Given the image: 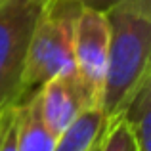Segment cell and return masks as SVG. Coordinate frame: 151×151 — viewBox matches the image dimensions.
Returning a JSON list of instances; mask_svg holds the SVG:
<instances>
[{"label": "cell", "mask_w": 151, "mask_h": 151, "mask_svg": "<svg viewBox=\"0 0 151 151\" xmlns=\"http://www.w3.org/2000/svg\"><path fill=\"white\" fill-rule=\"evenodd\" d=\"M46 0H0V113L27 100L23 69L35 23Z\"/></svg>", "instance_id": "3957f363"}, {"label": "cell", "mask_w": 151, "mask_h": 151, "mask_svg": "<svg viewBox=\"0 0 151 151\" xmlns=\"http://www.w3.org/2000/svg\"><path fill=\"white\" fill-rule=\"evenodd\" d=\"M33 94L40 121L55 138L61 136L84 109L98 107L92 103L86 88L78 81L77 71L52 77Z\"/></svg>", "instance_id": "5b68a950"}, {"label": "cell", "mask_w": 151, "mask_h": 151, "mask_svg": "<svg viewBox=\"0 0 151 151\" xmlns=\"http://www.w3.org/2000/svg\"><path fill=\"white\" fill-rule=\"evenodd\" d=\"M10 111H12V107H10V109H6L4 113H0V134H2V130H4V124H6V119H8V115H10Z\"/></svg>", "instance_id": "7c38bea8"}, {"label": "cell", "mask_w": 151, "mask_h": 151, "mask_svg": "<svg viewBox=\"0 0 151 151\" xmlns=\"http://www.w3.org/2000/svg\"><path fill=\"white\" fill-rule=\"evenodd\" d=\"M58 138L44 126L35 94L17 107V151H54Z\"/></svg>", "instance_id": "8992f818"}, {"label": "cell", "mask_w": 151, "mask_h": 151, "mask_svg": "<svg viewBox=\"0 0 151 151\" xmlns=\"http://www.w3.org/2000/svg\"><path fill=\"white\" fill-rule=\"evenodd\" d=\"M109 19L107 14L90 6H82L75 31V71L86 88L94 105L101 107L103 86L109 59Z\"/></svg>", "instance_id": "277c9868"}, {"label": "cell", "mask_w": 151, "mask_h": 151, "mask_svg": "<svg viewBox=\"0 0 151 151\" xmlns=\"http://www.w3.org/2000/svg\"><path fill=\"white\" fill-rule=\"evenodd\" d=\"M81 0H46L35 23L23 69V92L29 98L46 81L75 73V31Z\"/></svg>", "instance_id": "7a4b0ae2"}, {"label": "cell", "mask_w": 151, "mask_h": 151, "mask_svg": "<svg viewBox=\"0 0 151 151\" xmlns=\"http://www.w3.org/2000/svg\"><path fill=\"white\" fill-rule=\"evenodd\" d=\"M84 6H90V8H96V10H101V12H107L111 6L119 2V0H81Z\"/></svg>", "instance_id": "8fae6325"}, {"label": "cell", "mask_w": 151, "mask_h": 151, "mask_svg": "<svg viewBox=\"0 0 151 151\" xmlns=\"http://www.w3.org/2000/svg\"><path fill=\"white\" fill-rule=\"evenodd\" d=\"M105 14L111 38L101 111L111 121L122 115L151 75V0H119Z\"/></svg>", "instance_id": "6da1fadb"}, {"label": "cell", "mask_w": 151, "mask_h": 151, "mask_svg": "<svg viewBox=\"0 0 151 151\" xmlns=\"http://www.w3.org/2000/svg\"><path fill=\"white\" fill-rule=\"evenodd\" d=\"M105 122L107 121L101 107L84 109L73 121V124L58 138L54 151H90V147L101 136Z\"/></svg>", "instance_id": "52a82bcc"}, {"label": "cell", "mask_w": 151, "mask_h": 151, "mask_svg": "<svg viewBox=\"0 0 151 151\" xmlns=\"http://www.w3.org/2000/svg\"><path fill=\"white\" fill-rule=\"evenodd\" d=\"M138 151H151V75L122 111Z\"/></svg>", "instance_id": "ba28073f"}, {"label": "cell", "mask_w": 151, "mask_h": 151, "mask_svg": "<svg viewBox=\"0 0 151 151\" xmlns=\"http://www.w3.org/2000/svg\"><path fill=\"white\" fill-rule=\"evenodd\" d=\"M17 107H12L0 134V151H17Z\"/></svg>", "instance_id": "30bf717a"}, {"label": "cell", "mask_w": 151, "mask_h": 151, "mask_svg": "<svg viewBox=\"0 0 151 151\" xmlns=\"http://www.w3.org/2000/svg\"><path fill=\"white\" fill-rule=\"evenodd\" d=\"M101 136H103V132H101ZM101 136L98 138V140H96V144H94L92 147H90V151H100V144H101Z\"/></svg>", "instance_id": "4fadbf2b"}, {"label": "cell", "mask_w": 151, "mask_h": 151, "mask_svg": "<svg viewBox=\"0 0 151 151\" xmlns=\"http://www.w3.org/2000/svg\"><path fill=\"white\" fill-rule=\"evenodd\" d=\"M100 151H138L132 132L122 115L105 122Z\"/></svg>", "instance_id": "9c48e42d"}]
</instances>
